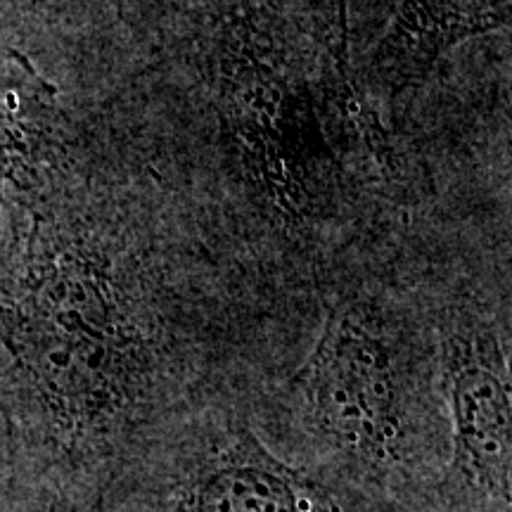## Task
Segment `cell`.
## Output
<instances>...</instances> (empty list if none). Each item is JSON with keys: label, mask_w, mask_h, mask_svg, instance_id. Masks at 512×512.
<instances>
[{"label": "cell", "mask_w": 512, "mask_h": 512, "mask_svg": "<svg viewBox=\"0 0 512 512\" xmlns=\"http://www.w3.org/2000/svg\"><path fill=\"white\" fill-rule=\"evenodd\" d=\"M349 8L351 0H332L328 46L332 69L342 76H349Z\"/></svg>", "instance_id": "8992f818"}, {"label": "cell", "mask_w": 512, "mask_h": 512, "mask_svg": "<svg viewBox=\"0 0 512 512\" xmlns=\"http://www.w3.org/2000/svg\"><path fill=\"white\" fill-rule=\"evenodd\" d=\"M512 0H399L387 34L370 57L382 91L420 86L448 50L510 27Z\"/></svg>", "instance_id": "5b68a950"}, {"label": "cell", "mask_w": 512, "mask_h": 512, "mask_svg": "<svg viewBox=\"0 0 512 512\" xmlns=\"http://www.w3.org/2000/svg\"><path fill=\"white\" fill-rule=\"evenodd\" d=\"M216 100L223 131L275 211L287 221L309 219L320 162L309 95L252 38L233 31L216 64Z\"/></svg>", "instance_id": "7a4b0ae2"}, {"label": "cell", "mask_w": 512, "mask_h": 512, "mask_svg": "<svg viewBox=\"0 0 512 512\" xmlns=\"http://www.w3.org/2000/svg\"><path fill=\"white\" fill-rule=\"evenodd\" d=\"M444 384L451 408L448 479L486 508L510 510L512 382L498 330L458 320L444 335Z\"/></svg>", "instance_id": "3957f363"}, {"label": "cell", "mask_w": 512, "mask_h": 512, "mask_svg": "<svg viewBox=\"0 0 512 512\" xmlns=\"http://www.w3.org/2000/svg\"><path fill=\"white\" fill-rule=\"evenodd\" d=\"M311 430L370 470H389L408 437L413 366L380 306L342 299L297 375Z\"/></svg>", "instance_id": "6da1fadb"}, {"label": "cell", "mask_w": 512, "mask_h": 512, "mask_svg": "<svg viewBox=\"0 0 512 512\" xmlns=\"http://www.w3.org/2000/svg\"><path fill=\"white\" fill-rule=\"evenodd\" d=\"M169 512H342L316 479L275 458L245 427L197 460Z\"/></svg>", "instance_id": "277c9868"}]
</instances>
